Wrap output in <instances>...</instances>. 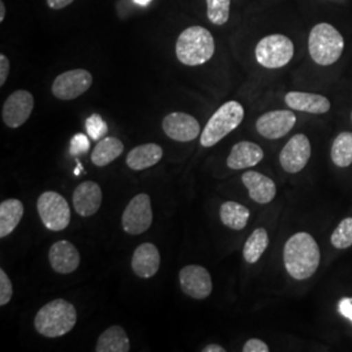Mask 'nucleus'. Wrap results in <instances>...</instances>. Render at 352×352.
I'll return each instance as SVG.
<instances>
[{"instance_id":"nucleus-37","label":"nucleus","mask_w":352,"mask_h":352,"mask_svg":"<svg viewBox=\"0 0 352 352\" xmlns=\"http://www.w3.org/2000/svg\"><path fill=\"white\" fill-rule=\"evenodd\" d=\"M202 351L204 352H225L226 350L222 347V346H219V344H209V346H206V347H204L202 349Z\"/></svg>"},{"instance_id":"nucleus-31","label":"nucleus","mask_w":352,"mask_h":352,"mask_svg":"<svg viewBox=\"0 0 352 352\" xmlns=\"http://www.w3.org/2000/svg\"><path fill=\"white\" fill-rule=\"evenodd\" d=\"M89 149H90V141L88 136L84 133H76L69 144V154L72 157H78L81 154H85Z\"/></svg>"},{"instance_id":"nucleus-28","label":"nucleus","mask_w":352,"mask_h":352,"mask_svg":"<svg viewBox=\"0 0 352 352\" xmlns=\"http://www.w3.org/2000/svg\"><path fill=\"white\" fill-rule=\"evenodd\" d=\"M208 19L214 25H225L230 17L231 0H206Z\"/></svg>"},{"instance_id":"nucleus-27","label":"nucleus","mask_w":352,"mask_h":352,"mask_svg":"<svg viewBox=\"0 0 352 352\" xmlns=\"http://www.w3.org/2000/svg\"><path fill=\"white\" fill-rule=\"evenodd\" d=\"M331 160L338 167H349L352 164V132L340 133L331 146Z\"/></svg>"},{"instance_id":"nucleus-32","label":"nucleus","mask_w":352,"mask_h":352,"mask_svg":"<svg viewBox=\"0 0 352 352\" xmlns=\"http://www.w3.org/2000/svg\"><path fill=\"white\" fill-rule=\"evenodd\" d=\"M13 295L12 282L7 273L0 269V305H6L11 302Z\"/></svg>"},{"instance_id":"nucleus-33","label":"nucleus","mask_w":352,"mask_h":352,"mask_svg":"<svg viewBox=\"0 0 352 352\" xmlns=\"http://www.w3.org/2000/svg\"><path fill=\"white\" fill-rule=\"evenodd\" d=\"M244 352H269V347L267 344L258 338H252V340H247L244 347H243Z\"/></svg>"},{"instance_id":"nucleus-12","label":"nucleus","mask_w":352,"mask_h":352,"mask_svg":"<svg viewBox=\"0 0 352 352\" xmlns=\"http://www.w3.org/2000/svg\"><path fill=\"white\" fill-rule=\"evenodd\" d=\"M311 154V141L305 135L299 133L291 138L285 145L279 154V162L286 173L296 174L309 162Z\"/></svg>"},{"instance_id":"nucleus-3","label":"nucleus","mask_w":352,"mask_h":352,"mask_svg":"<svg viewBox=\"0 0 352 352\" xmlns=\"http://www.w3.org/2000/svg\"><path fill=\"white\" fill-rule=\"evenodd\" d=\"M175 51L180 63L196 67L213 58L215 42L208 29L202 26H190L180 33L176 41Z\"/></svg>"},{"instance_id":"nucleus-25","label":"nucleus","mask_w":352,"mask_h":352,"mask_svg":"<svg viewBox=\"0 0 352 352\" xmlns=\"http://www.w3.org/2000/svg\"><path fill=\"white\" fill-rule=\"evenodd\" d=\"M219 215L225 226L240 231L248 223L250 210L239 202L227 201L222 204Z\"/></svg>"},{"instance_id":"nucleus-4","label":"nucleus","mask_w":352,"mask_h":352,"mask_svg":"<svg viewBox=\"0 0 352 352\" xmlns=\"http://www.w3.org/2000/svg\"><path fill=\"white\" fill-rule=\"evenodd\" d=\"M344 49V39L340 32L327 23L314 26L308 37V50L318 65H331L340 60Z\"/></svg>"},{"instance_id":"nucleus-36","label":"nucleus","mask_w":352,"mask_h":352,"mask_svg":"<svg viewBox=\"0 0 352 352\" xmlns=\"http://www.w3.org/2000/svg\"><path fill=\"white\" fill-rule=\"evenodd\" d=\"M46 1H47V6L52 10H63L69 4H72L75 0H46Z\"/></svg>"},{"instance_id":"nucleus-38","label":"nucleus","mask_w":352,"mask_h":352,"mask_svg":"<svg viewBox=\"0 0 352 352\" xmlns=\"http://www.w3.org/2000/svg\"><path fill=\"white\" fill-rule=\"evenodd\" d=\"M4 17H6V6H4V1H0V23L4 21Z\"/></svg>"},{"instance_id":"nucleus-18","label":"nucleus","mask_w":352,"mask_h":352,"mask_svg":"<svg viewBox=\"0 0 352 352\" xmlns=\"http://www.w3.org/2000/svg\"><path fill=\"white\" fill-rule=\"evenodd\" d=\"M243 184L248 189L250 197L258 204H269L277 195L276 183L257 171H247L241 176Z\"/></svg>"},{"instance_id":"nucleus-22","label":"nucleus","mask_w":352,"mask_h":352,"mask_svg":"<svg viewBox=\"0 0 352 352\" xmlns=\"http://www.w3.org/2000/svg\"><path fill=\"white\" fill-rule=\"evenodd\" d=\"M131 350L126 330L119 325L107 327L97 340V352H128Z\"/></svg>"},{"instance_id":"nucleus-15","label":"nucleus","mask_w":352,"mask_h":352,"mask_svg":"<svg viewBox=\"0 0 352 352\" xmlns=\"http://www.w3.org/2000/svg\"><path fill=\"white\" fill-rule=\"evenodd\" d=\"M49 261L58 274H69L80 265V253L72 243L60 240L51 245Z\"/></svg>"},{"instance_id":"nucleus-24","label":"nucleus","mask_w":352,"mask_h":352,"mask_svg":"<svg viewBox=\"0 0 352 352\" xmlns=\"http://www.w3.org/2000/svg\"><path fill=\"white\" fill-rule=\"evenodd\" d=\"M123 151H124V145L120 140L116 138H104L91 151L90 160L96 166L104 167L113 162L116 158H119Z\"/></svg>"},{"instance_id":"nucleus-39","label":"nucleus","mask_w":352,"mask_h":352,"mask_svg":"<svg viewBox=\"0 0 352 352\" xmlns=\"http://www.w3.org/2000/svg\"><path fill=\"white\" fill-rule=\"evenodd\" d=\"M138 6H141V7H146V6H149L151 3V0H133Z\"/></svg>"},{"instance_id":"nucleus-26","label":"nucleus","mask_w":352,"mask_h":352,"mask_svg":"<svg viewBox=\"0 0 352 352\" xmlns=\"http://www.w3.org/2000/svg\"><path fill=\"white\" fill-rule=\"evenodd\" d=\"M267 245H269L267 231L263 227L256 228L244 244V248H243L244 260L248 264H256L261 258V256L264 254Z\"/></svg>"},{"instance_id":"nucleus-35","label":"nucleus","mask_w":352,"mask_h":352,"mask_svg":"<svg viewBox=\"0 0 352 352\" xmlns=\"http://www.w3.org/2000/svg\"><path fill=\"white\" fill-rule=\"evenodd\" d=\"M340 315L344 316L352 322V298H343L338 305Z\"/></svg>"},{"instance_id":"nucleus-2","label":"nucleus","mask_w":352,"mask_h":352,"mask_svg":"<svg viewBox=\"0 0 352 352\" xmlns=\"http://www.w3.org/2000/svg\"><path fill=\"white\" fill-rule=\"evenodd\" d=\"M77 322L75 305L64 299H56L43 305L34 317V327L47 338H58L68 334Z\"/></svg>"},{"instance_id":"nucleus-6","label":"nucleus","mask_w":352,"mask_h":352,"mask_svg":"<svg viewBox=\"0 0 352 352\" xmlns=\"http://www.w3.org/2000/svg\"><path fill=\"white\" fill-rule=\"evenodd\" d=\"M295 52L294 43L283 34H270L263 38L254 50L256 60L269 69L282 68L291 62Z\"/></svg>"},{"instance_id":"nucleus-17","label":"nucleus","mask_w":352,"mask_h":352,"mask_svg":"<svg viewBox=\"0 0 352 352\" xmlns=\"http://www.w3.org/2000/svg\"><path fill=\"white\" fill-rule=\"evenodd\" d=\"M132 270L140 278L154 277L161 266V254L151 243H144L136 248L132 256Z\"/></svg>"},{"instance_id":"nucleus-21","label":"nucleus","mask_w":352,"mask_h":352,"mask_svg":"<svg viewBox=\"0 0 352 352\" xmlns=\"http://www.w3.org/2000/svg\"><path fill=\"white\" fill-rule=\"evenodd\" d=\"M164 157V151L157 144H144L133 148L126 155V166L133 171L151 168Z\"/></svg>"},{"instance_id":"nucleus-20","label":"nucleus","mask_w":352,"mask_h":352,"mask_svg":"<svg viewBox=\"0 0 352 352\" xmlns=\"http://www.w3.org/2000/svg\"><path fill=\"white\" fill-rule=\"evenodd\" d=\"M285 102L289 109L302 111V113L321 115L327 113L331 104L327 97L315 93H302V91H289L285 97Z\"/></svg>"},{"instance_id":"nucleus-8","label":"nucleus","mask_w":352,"mask_h":352,"mask_svg":"<svg viewBox=\"0 0 352 352\" xmlns=\"http://www.w3.org/2000/svg\"><path fill=\"white\" fill-rule=\"evenodd\" d=\"M153 222V212L149 195L140 193L126 205L122 217V226L129 235H140L149 230Z\"/></svg>"},{"instance_id":"nucleus-10","label":"nucleus","mask_w":352,"mask_h":352,"mask_svg":"<svg viewBox=\"0 0 352 352\" xmlns=\"http://www.w3.org/2000/svg\"><path fill=\"white\" fill-rule=\"evenodd\" d=\"M180 287L189 298L206 299L213 289L210 273L200 265H187L179 273Z\"/></svg>"},{"instance_id":"nucleus-11","label":"nucleus","mask_w":352,"mask_h":352,"mask_svg":"<svg viewBox=\"0 0 352 352\" xmlns=\"http://www.w3.org/2000/svg\"><path fill=\"white\" fill-rule=\"evenodd\" d=\"M34 109V97L28 90H16L3 104L1 119L10 128H19L26 123Z\"/></svg>"},{"instance_id":"nucleus-5","label":"nucleus","mask_w":352,"mask_h":352,"mask_svg":"<svg viewBox=\"0 0 352 352\" xmlns=\"http://www.w3.org/2000/svg\"><path fill=\"white\" fill-rule=\"evenodd\" d=\"M244 119V107L239 102L228 101L212 115L201 133L204 148H212L240 126Z\"/></svg>"},{"instance_id":"nucleus-14","label":"nucleus","mask_w":352,"mask_h":352,"mask_svg":"<svg viewBox=\"0 0 352 352\" xmlns=\"http://www.w3.org/2000/svg\"><path fill=\"white\" fill-rule=\"evenodd\" d=\"M164 133L170 139L188 142L199 138L201 132L200 123L192 115L184 113H168L162 122Z\"/></svg>"},{"instance_id":"nucleus-9","label":"nucleus","mask_w":352,"mask_h":352,"mask_svg":"<svg viewBox=\"0 0 352 352\" xmlns=\"http://www.w3.org/2000/svg\"><path fill=\"white\" fill-rule=\"evenodd\" d=\"M93 84V76L87 69H72L58 76L52 82V94L62 101L82 96Z\"/></svg>"},{"instance_id":"nucleus-29","label":"nucleus","mask_w":352,"mask_h":352,"mask_svg":"<svg viewBox=\"0 0 352 352\" xmlns=\"http://www.w3.org/2000/svg\"><path fill=\"white\" fill-rule=\"evenodd\" d=\"M331 244L338 250H346L352 245V218H344L333 231Z\"/></svg>"},{"instance_id":"nucleus-1","label":"nucleus","mask_w":352,"mask_h":352,"mask_svg":"<svg viewBox=\"0 0 352 352\" xmlns=\"http://www.w3.org/2000/svg\"><path fill=\"white\" fill-rule=\"evenodd\" d=\"M320 261L318 244L308 232H298L285 244L283 263L294 279L302 280L312 277L320 266Z\"/></svg>"},{"instance_id":"nucleus-19","label":"nucleus","mask_w":352,"mask_h":352,"mask_svg":"<svg viewBox=\"0 0 352 352\" xmlns=\"http://www.w3.org/2000/svg\"><path fill=\"white\" fill-rule=\"evenodd\" d=\"M264 158L263 149L251 141H240L235 144L227 158V166L231 170H244L260 164Z\"/></svg>"},{"instance_id":"nucleus-23","label":"nucleus","mask_w":352,"mask_h":352,"mask_svg":"<svg viewBox=\"0 0 352 352\" xmlns=\"http://www.w3.org/2000/svg\"><path fill=\"white\" fill-rule=\"evenodd\" d=\"M24 215V205L17 199H10L0 204V238L12 234Z\"/></svg>"},{"instance_id":"nucleus-34","label":"nucleus","mask_w":352,"mask_h":352,"mask_svg":"<svg viewBox=\"0 0 352 352\" xmlns=\"http://www.w3.org/2000/svg\"><path fill=\"white\" fill-rule=\"evenodd\" d=\"M8 74H10V60L4 54H1L0 55V87L6 84Z\"/></svg>"},{"instance_id":"nucleus-16","label":"nucleus","mask_w":352,"mask_h":352,"mask_svg":"<svg viewBox=\"0 0 352 352\" xmlns=\"http://www.w3.org/2000/svg\"><path fill=\"white\" fill-rule=\"evenodd\" d=\"M74 206L78 215L91 217L101 208L102 189L96 182H84L74 192Z\"/></svg>"},{"instance_id":"nucleus-40","label":"nucleus","mask_w":352,"mask_h":352,"mask_svg":"<svg viewBox=\"0 0 352 352\" xmlns=\"http://www.w3.org/2000/svg\"><path fill=\"white\" fill-rule=\"evenodd\" d=\"M351 122H352V113H351Z\"/></svg>"},{"instance_id":"nucleus-13","label":"nucleus","mask_w":352,"mask_h":352,"mask_svg":"<svg viewBox=\"0 0 352 352\" xmlns=\"http://www.w3.org/2000/svg\"><path fill=\"white\" fill-rule=\"evenodd\" d=\"M296 124V115L289 110H274L261 115L256 122L257 132L269 140L282 139Z\"/></svg>"},{"instance_id":"nucleus-7","label":"nucleus","mask_w":352,"mask_h":352,"mask_svg":"<svg viewBox=\"0 0 352 352\" xmlns=\"http://www.w3.org/2000/svg\"><path fill=\"white\" fill-rule=\"evenodd\" d=\"M37 210L42 223L50 231H62L69 225V205L58 192L47 190L42 193L38 199Z\"/></svg>"},{"instance_id":"nucleus-30","label":"nucleus","mask_w":352,"mask_h":352,"mask_svg":"<svg viewBox=\"0 0 352 352\" xmlns=\"http://www.w3.org/2000/svg\"><path fill=\"white\" fill-rule=\"evenodd\" d=\"M85 128H87L89 138L94 141L103 139L109 131L107 123L102 119L101 115H98V113H93L91 116H89L85 122Z\"/></svg>"}]
</instances>
